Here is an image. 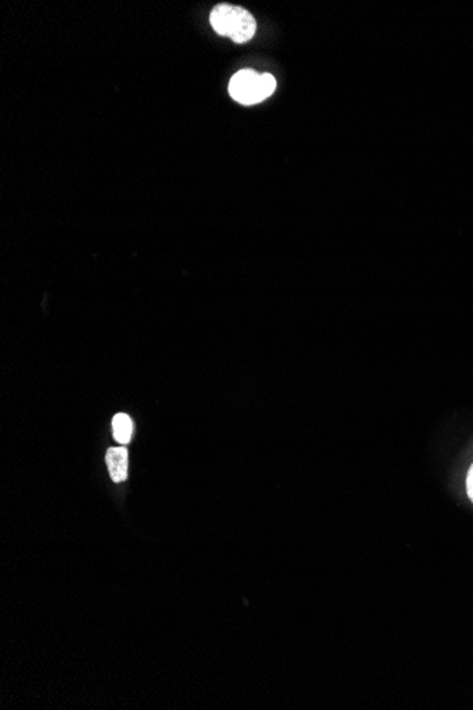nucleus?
<instances>
[{
	"label": "nucleus",
	"mask_w": 473,
	"mask_h": 710,
	"mask_svg": "<svg viewBox=\"0 0 473 710\" xmlns=\"http://www.w3.org/2000/svg\"><path fill=\"white\" fill-rule=\"evenodd\" d=\"M210 23L215 33L229 37L238 44L249 41L256 30L255 18L248 10L227 3L217 4L212 9Z\"/></svg>",
	"instance_id": "1"
},
{
	"label": "nucleus",
	"mask_w": 473,
	"mask_h": 710,
	"mask_svg": "<svg viewBox=\"0 0 473 710\" xmlns=\"http://www.w3.org/2000/svg\"><path fill=\"white\" fill-rule=\"evenodd\" d=\"M276 88V81L270 74H259L253 69H241L232 75L228 85L229 95L242 105L262 102Z\"/></svg>",
	"instance_id": "2"
},
{
	"label": "nucleus",
	"mask_w": 473,
	"mask_h": 710,
	"mask_svg": "<svg viewBox=\"0 0 473 710\" xmlns=\"http://www.w3.org/2000/svg\"><path fill=\"white\" fill-rule=\"evenodd\" d=\"M106 465L113 482H122L127 476V451L125 446H115L106 451Z\"/></svg>",
	"instance_id": "3"
},
{
	"label": "nucleus",
	"mask_w": 473,
	"mask_h": 710,
	"mask_svg": "<svg viewBox=\"0 0 473 710\" xmlns=\"http://www.w3.org/2000/svg\"><path fill=\"white\" fill-rule=\"evenodd\" d=\"M112 431L115 441H118L122 445L129 444L133 432L132 418L125 412H118L112 419Z\"/></svg>",
	"instance_id": "4"
},
{
	"label": "nucleus",
	"mask_w": 473,
	"mask_h": 710,
	"mask_svg": "<svg viewBox=\"0 0 473 710\" xmlns=\"http://www.w3.org/2000/svg\"><path fill=\"white\" fill-rule=\"evenodd\" d=\"M466 486H467V495L469 497L472 499L473 502V465L470 466L469 469V473H467V480H466Z\"/></svg>",
	"instance_id": "5"
}]
</instances>
